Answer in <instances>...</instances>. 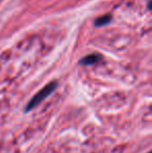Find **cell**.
Listing matches in <instances>:
<instances>
[{
    "label": "cell",
    "instance_id": "6da1fadb",
    "mask_svg": "<svg viewBox=\"0 0 152 153\" xmlns=\"http://www.w3.org/2000/svg\"><path fill=\"white\" fill-rule=\"evenodd\" d=\"M57 88V82L56 81H52V82H49L46 87H44L40 92L37 93L35 96L33 97L30 101L28 102V104L26 105V108L25 111H31L33 107L38 106L42 101H44L47 97L49 96L50 94H52L53 92L55 91V89Z\"/></svg>",
    "mask_w": 152,
    "mask_h": 153
},
{
    "label": "cell",
    "instance_id": "7a4b0ae2",
    "mask_svg": "<svg viewBox=\"0 0 152 153\" xmlns=\"http://www.w3.org/2000/svg\"><path fill=\"white\" fill-rule=\"evenodd\" d=\"M101 55L98 54V53H92V54L87 55V56L83 57V59H80V64L81 65H87V66H89V65H94V64H97L98 62L101 61Z\"/></svg>",
    "mask_w": 152,
    "mask_h": 153
},
{
    "label": "cell",
    "instance_id": "3957f363",
    "mask_svg": "<svg viewBox=\"0 0 152 153\" xmlns=\"http://www.w3.org/2000/svg\"><path fill=\"white\" fill-rule=\"evenodd\" d=\"M110 21H112V16H110V15H104V16L99 17V18L96 19L95 26H97V27L104 26V25L108 24Z\"/></svg>",
    "mask_w": 152,
    "mask_h": 153
}]
</instances>
